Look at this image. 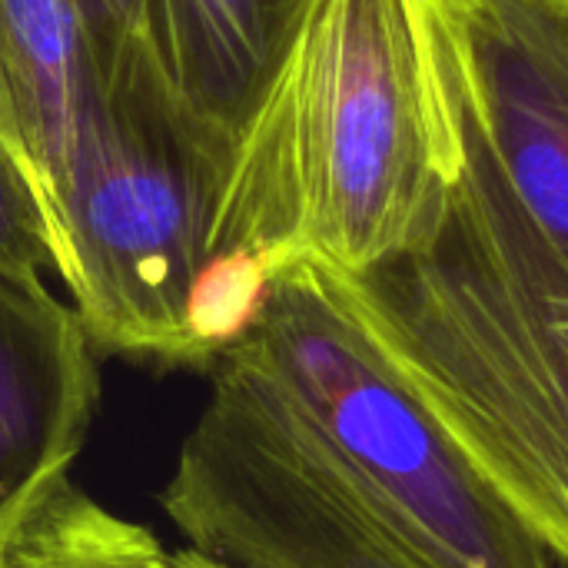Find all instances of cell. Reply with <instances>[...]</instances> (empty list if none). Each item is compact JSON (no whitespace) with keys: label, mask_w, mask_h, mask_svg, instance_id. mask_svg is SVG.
<instances>
[{"label":"cell","mask_w":568,"mask_h":568,"mask_svg":"<svg viewBox=\"0 0 568 568\" xmlns=\"http://www.w3.org/2000/svg\"><path fill=\"white\" fill-rule=\"evenodd\" d=\"M439 90L453 130L439 226L366 273L329 270L473 476L552 566L568 568V260L516 200L443 77Z\"/></svg>","instance_id":"1"},{"label":"cell","mask_w":568,"mask_h":568,"mask_svg":"<svg viewBox=\"0 0 568 568\" xmlns=\"http://www.w3.org/2000/svg\"><path fill=\"white\" fill-rule=\"evenodd\" d=\"M453 130L419 0H310L253 113L213 220V256L366 273L439 226Z\"/></svg>","instance_id":"2"},{"label":"cell","mask_w":568,"mask_h":568,"mask_svg":"<svg viewBox=\"0 0 568 568\" xmlns=\"http://www.w3.org/2000/svg\"><path fill=\"white\" fill-rule=\"evenodd\" d=\"M226 170L180 120L150 50L113 77L87 116L43 220L53 273L97 353L190 366V300L213 256Z\"/></svg>","instance_id":"3"},{"label":"cell","mask_w":568,"mask_h":568,"mask_svg":"<svg viewBox=\"0 0 568 568\" xmlns=\"http://www.w3.org/2000/svg\"><path fill=\"white\" fill-rule=\"evenodd\" d=\"M226 356L276 389L426 562L556 568L449 446L326 263H286Z\"/></svg>","instance_id":"4"},{"label":"cell","mask_w":568,"mask_h":568,"mask_svg":"<svg viewBox=\"0 0 568 568\" xmlns=\"http://www.w3.org/2000/svg\"><path fill=\"white\" fill-rule=\"evenodd\" d=\"M160 509L190 549L233 568H436L363 496L250 366L220 356Z\"/></svg>","instance_id":"5"},{"label":"cell","mask_w":568,"mask_h":568,"mask_svg":"<svg viewBox=\"0 0 568 568\" xmlns=\"http://www.w3.org/2000/svg\"><path fill=\"white\" fill-rule=\"evenodd\" d=\"M433 63L568 260V0H419Z\"/></svg>","instance_id":"6"},{"label":"cell","mask_w":568,"mask_h":568,"mask_svg":"<svg viewBox=\"0 0 568 568\" xmlns=\"http://www.w3.org/2000/svg\"><path fill=\"white\" fill-rule=\"evenodd\" d=\"M93 353L40 276L0 270V552L83 453L100 399Z\"/></svg>","instance_id":"7"},{"label":"cell","mask_w":568,"mask_h":568,"mask_svg":"<svg viewBox=\"0 0 568 568\" xmlns=\"http://www.w3.org/2000/svg\"><path fill=\"white\" fill-rule=\"evenodd\" d=\"M310 0H143L150 60L193 140L230 173Z\"/></svg>","instance_id":"8"},{"label":"cell","mask_w":568,"mask_h":568,"mask_svg":"<svg viewBox=\"0 0 568 568\" xmlns=\"http://www.w3.org/2000/svg\"><path fill=\"white\" fill-rule=\"evenodd\" d=\"M103 90L77 0H0V143L40 210Z\"/></svg>","instance_id":"9"},{"label":"cell","mask_w":568,"mask_h":568,"mask_svg":"<svg viewBox=\"0 0 568 568\" xmlns=\"http://www.w3.org/2000/svg\"><path fill=\"white\" fill-rule=\"evenodd\" d=\"M0 568H180L146 526L60 483L3 546Z\"/></svg>","instance_id":"10"},{"label":"cell","mask_w":568,"mask_h":568,"mask_svg":"<svg viewBox=\"0 0 568 568\" xmlns=\"http://www.w3.org/2000/svg\"><path fill=\"white\" fill-rule=\"evenodd\" d=\"M0 270L20 276H40L53 270V246L43 210L10 156L0 143Z\"/></svg>","instance_id":"11"},{"label":"cell","mask_w":568,"mask_h":568,"mask_svg":"<svg viewBox=\"0 0 568 568\" xmlns=\"http://www.w3.org/2000/svg\"><path fill=\"white\" fill-rule=\"evenodd\" d=\"M77 7L97 47L100 77H113L123 63L146 50L143 0H77Z\"/></svg>","instance_id":"12"},{"label":"cell","mask_w":568,"mask_h":568,"mask_svg":"<svg viewBox=\"0 0 568 568\" xmlns=\"http://www.w3.org/2000/svg\"><path fill=\"white\" fill-rule=\"evenodd\" d=\"M176 562H180V568H233L220 562V559H210V556L196 552V549H186V546L176 549Z\"/></svg>","instance_id":"13"}]
</instances>
